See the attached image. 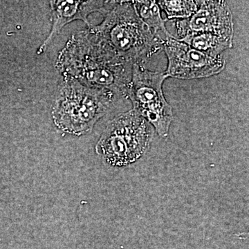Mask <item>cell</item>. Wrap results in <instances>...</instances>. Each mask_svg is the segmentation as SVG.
Here are the masks:
<instances>
[{
  "instance_id": "1",
  "label": "cell",
  "mask_w": 249,
  "mask_h": 249,
  "mask_svg": "<svg viewBox=\"0 0 249 249\" xmlns=\"http://www.w3.org/2000/svg\"><path fill=\"white\" fill-rule=\"evenodd\" d=\"M55 66L64 78L126 96L133 65L118 57L87 29L67 41Z\"/></svg>"
},
{
  "instance_id": "2",
  "label": "cell",
  "mask_w": 249,
  "mask_h": 249,
  "mask_svg": "<svg viewBox=\"0 0 249 249\" xmlns=\"http://www.w3.org/2000/svg\"><path fill=\"white\" fill-rule=\"evenodd\" d=\"M103 16L101 24L87 29L124 61L142 63L163 46L139 18L133 1H114Z\"/></svg>"
},
{
  "instance_id": "3",
  "label": "cell",
  "mask_w": 249,
  "mask_h": 249,
  "mask_svg": "<svg viewBox=\"0 0 249 249\" xmlns=\"http://www.w3.org/2000/svg\"><path fill=\"white\" fill-rule=\"evenodd\" d=\"M116 94L65 78L59 88L52 114L55 127L65 133L84 135L111 109Z\"/></svg>"
},
{
  "instance_id": "4",
  "label": "cell",
  "mask_w": 249,
  "mask_h": 249,
  "mask_svg": "<svg viewBox=\"0 0 249 249\" xmlns=\"http://www.w3.org/2000/svg\"><path fill=\"white\" fill-rule=\"evenodd\" d=\"M152 137L151 124L132 109L108 123L95 150L112 166H127L147 151Z\"/></svg>"
},
{
  "instance_id": "5",
  "label": "cell",
  "mask_w": 249,
  "mask_h": 249,
  "mask_svg": "<svg viewBox=\"0 0 249 249\" xmlns=\"http://www.w3.org/2000/svg\"><path fill=\"white\" fill-rule=\"evenodd\" d=\"M168 78L165 72L150 71L143 64L134 63L126 95L134 110L151 124L161 138L168 135L173 120V109L163 91V83Z\"/></svg>"
},
{
  "instance_id": "6",
  "label": "cell",
  "mask_w": 249,
  "mask_h": 249,
  "mask_svg": "<svg viewBox=\"0 0 249 249\" xmlns=\"http://www.w3.org/2000/svg\"><path fill=\"white\" fill-rule=\"evenodd\" d=\"M163 47L168 58L165 73L168 77L199 79L217 75L225 68L226 61L222 55L203 53L174 36L163 42Z\"/></svg>"
},
{
  "instance_id": "7",
  "label": "cell",
  "mask_w": 249,
  "mask_h": 249,
  "mask_svg": "<svg viewBox=\"0 0 249 249\" xmlns=\"http://www.w3.org/2000/svg\"><path fill=\"white\" fill-rule=\"evenodd\" d=\"M198 9L191 18L175 23L180 38L195 34H213L233 38L231 10L224 1H197Z\"/></svg>"
},
{
  "instance_id": "8",
  "label": "cell",
  "mask_w": 249,
  "mask_h": 249,
  "mask_svg": "<svg viewBox=\"0 0 249 249\" xmlns=\"http://www.w3.org/2000/svg\"><path fill=\"white\" fill-rule=\"evenodd\" d=\"M109 1H49L52 10V27L47 38L37 51V55L45 52L49 45L67 24L76 20H82L87 26L91 25L88 16L92 13L103 15L109 9Z\"/></svg>"
},
{
  "instance_id": "9",
  "label": "cell",
  "mask_w": 249,
  "mask_h": 249,
  "mask_svg": "<svg viewBox=\"0 0 249 249\" xmlns=\"http://www.w3.org/2000/svg\"><path fill=\"white\" fill-rule=\"evenodd\" d=\"M134 9L139 18L155 37L161 42L168 40L173 35L167 31L160 15V7L156 1H133Z\"/></svg>"
},
{
  "instance_id": "10",
  "label": "cell",
  "mask_w": 249,
  "mask_h": 249,
  "mask_svg": "<svg viewBox=\"0 0 249 249\" xmlns=\"http://www.w3.org/2000/svg\"><path fill=\"white\" fill-rule=\"evenodd\" d=\"M191 47L211 55H221L222 52L232 47L233 38L213 34H199L178 39Z\"/></svg>"
},
{
  "instance_id": "11",
  "label": "cell",
  "mask_w": 249,
  "mask_h": 249,
  "mask_svg": "<svg viewBox=\"0 0 249 249\" xmlns=\"http://www.w3.org/2000/svg\"><path fill=\"white\" fill-rule=\"evenodd\" d=\"M164 11L168 19H186L195 14L198 9L197 1H157Z\"/></svg>"
}]
</instances>
